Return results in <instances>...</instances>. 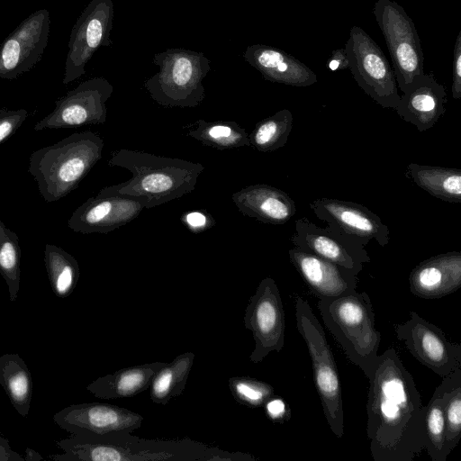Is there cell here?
<instances>
[{"mask_svg": "<svg viewBox=\"0 0 461 461\" xmlns=\"http://www.w3.org/2000/svg\"><path fill=\"white\" fill-rule=\"evenodd\" d=\"M369 381L366 434L375 461H411L425 449V410L393 348L379 355Z\"/></svg>", "mask_w": 461, "mask_h": 461, "instance_id": "cell-1", "label": "cell"}, {"mask_svg": "<svg viewBox=\"0 0 461 461\" xmlns=\"http://www.w3.org/2000/svg\"><path fill=\"white\" fill-rule=\"evenodd\" d=\"M117 432L106 435L71 434L57 442L63 454L54 461H254L247 453L228 452L190 439H148Z\"/></svg>", "mask_w": 461, "mask_h": 461, "instance_id": "cell-2", "label": "cell"}, {"mask_svg": "<svg viewBox=\"0 0 461 461\" xmlns=\"http://www.w3.org/2000/svg\"><path fill=\"white\" fill-rule=\"evenodd\" d=\"M108 166L127 169L131 176L102 188L98 194L129 196L147 209L193 192L204 170L200 163L128 149L113 151Z\"/></svg>", "mask_w": 461, "mask_h": 461, "instance_id": "cell-3", "label": "cell"}, {"mask_svg": "<svg viewBox=\"0 0 461 461\" xmlns=\"http://www.w3.org/2000/svg\"><path fill=\"white\" fill-rule=\"evenodd\" d=\"M104 148V140L98 133L86 131L32 152L28 172L43 200L56 202L77 189L101 159Z\"/></svg>", "mask_w": 461, "mask_h": 461, "instance_id": "cell-4", "label": "cell"}, {"mask_svg": "<svg viewBox=\"0 0 461 461\" xmlns=\"http://www.w3.org/2000/svg\"><path fill=\"white\" fill-rule=\"evenodd\" d=\"M324 325L339 342L347 357L367 380L377 365L381 333L367 293L321 298L317 303Z\"/></svg>", "mask_w": 461, "mask_h": 461, "instance_id": "cell-5", "label": "cell"}, {"mask_svg": "<svg viewBox=\"0 0 461 461\" xmlns=\"http://www.w3.org/2000/svg\"><path fill=\"white\" fill-rule=\"evenodd\" d=\"M158 73L144 82L153 101L165 107H196L205 98L203 80L210 71L203 53L185 49H168L155 54Z\"/></svg>", "mask_w": 461, "mask_h": 461, "instance_id": "cell-6", "label": "cell"}, {"mask_svg": "<svg viewBox=\"0 0 461 461\" xmlns=\"http://www.w3.org/2000/svg\"><path fill=\"white\" fill-rule=\"evenodd\" d=\"M299 334L312 359L313 381L328 425L337 438L344 435V411L339 375L325 332L309 303L300 295L294 300Z\"/></svg>", "mask_w": 461, "mask_h": 461, "instance_id": "cell-7", "label": "cell"}, {"mask_svg": "<svg viewBox=\"0 0 461 461\" xmlns=\"http://www.w3.org/2000/svg\"><path fill=\"white\" fill-rule=\"evenodd\" d=\"M375 21L389 50L398 88L404 93L424 71V55L412 19L393 0H377Z\"/></svg>", "mask_w": 461, "mask_h": 461, "instance_id": "cell-8", "label": "cell"}, {"mask_svg": "<svg viewBox=\"0 0 461 461\" xmlns=\"http://www.w3.org/2000/svg\"><path fill=\"white\" fill-rule=\"evenodd\" d=\"M344 50L358 86L383 108L394 109L401 95L393 69L378 44L355 25L349 31Z\"/></svg>", "mask_w": 461, "mask_h": 461, "instance_id": "cell-9", "label": "cell"}, {"mask_svg": "<svg viewBox=\"0 0 461 461\" xmlns=\"http://www.w3.org/2000/svg\"><path fill=\"white\" fill-rule=\"evenodd\" d=\"M244 325L252 332L255 348L252 363L261 362L269 353L285 346V311L279 289L271 277L262 279L245 309Z\"/></svg>", "mask_w": 461, "mask_h": 461, "instance_id": "cell-10", "label": "cell"}, {"mask_svg": "<svg viewBox=\"0 0 461 461\" xmlns=\"http://www.w3.org/2000/svg\"><path fill=\"white\" fill-rule=\"evenodd\" d=\"M112 0H91L74 24L65 60L62 83L68 85L86 73V65L100 47L110 46L113 29Z\"/></svg>", "mask_w": 461, "mask_h": 461, "instance_id": "cell-11", "label": "cell"}, {"mask_svg": "<svg viewBox=\"0 0 461 461\" xmlns=\"http://www.w3.org/2000/svg\"><path fill=\"white\" fill-rule=\"evenodd\" d=\"M113 92V86L104 77L85 80L58 99L54 110L40 120L34 130L104 124L107 118L106 102Z\"/></svg>", "mask_w": 461, "mask_h": 461, "instance_id": "cell-12", "label": "cell"}, {"mask_svg": "<svg viewBox=\"0 0 461 461\" xmlns=\"http://www.w3.org/2000/svg\"><path fill=\"white\" fill-rule=\"evenodd\" d=\"M294 227L290 240L297 249L348 268L357 275L363 269V264L371 261L365 245L357 238L332 223L320 227L304 216L296 220Z\"/></svg>", "mask_w": 461, "mask_h": 461, "instance_id": "cell-13", "label": "cell"}, {"mask_svg": "<svg viewBox=\"0 0 461 461\" xmlns=\"http://www.w3.org/2000/svg\"><path fill=\"white\" fill-rule=\"evenodd\" d=\"M396 338L423 366L441 377L461 366V345L450 342L442 330L415 312L410 319L394 324Z\"/></svg>", "mask_w": 461, "mask_h": 461, "instance_id": "cell-14", "label": "cell"}, {"mask_svg": "<svg viewBox=\"0 0 461 461\" xmlns=\"http://www.w3.org/2000/svg\"><path fill=\"white\" fill-rule=\"evenodd\" d=\"M50 31V13L40 9L20 23L0 46V78L13 80L42 58Z\"/></svg>", "mask_w": 461, "mask_h": 461, "instance_id": "cell-15", "label": "cell"}, {"mask_svg": "<svg viewBox=\"0 0 461 461\" xmlns=\"http://www.w3.org/2000/svg\"><path fill=\"white\" fill-rule=\"evenodd\" d=\"M143 416L109 403L84 402L69 405L53 416V420L70 434L106 435L133 432Z\"/></svg>", "mask_w": 461, "mask_h": 461, "instance_id": "cell-16", "label": "cell"}, {"mask_svg": "<svg viewBox=\"0 0 461 461\" xmlns=\"http://www.w3.org/2000/svg\"><path fill=\"white\" fill-rule=\"evenodd\" d=\"M144 205L129 196L98 194L79 205L70 216L68 226L82 234H106L136 219Z\"/></svg>", "mask_w": 461, "mask_h": 461, "instance_id": "cell-17", "label": "cell"}, {"mask_svg": "<svg viewBox=\"0 0 461 461\" xmlns=\"http://www.w3.org/2000/svg\"><path fill=\"white\" fill-rule=\"evenodd\" d=\"M316 217L332 223L357 238L365 246L375 240L384 247L390 242V230L381 218L363 204L334 198H319L310 203Z\"/></svg>", "mask_w": 461, "mask_h": 461, "instance_id": "cell-18", "label": "cell"}, {"mask_svg": "<svg viewBox=\"0 0 461 461\" xmlns=\"http://www.w3.org/2000/svg\"><path fill=\"white\" fill-rule=\"evenodd\" d=\"M288 257L309 290L319 299L355 293L357 275L316 255L293 248Z\"/></svg>", "mask_w": 461, "mask_h": 461, "instance_id": "cell-19", "label": "cell"}, {"mask_svg": "<svg viewBox=\"0 0 461 461\" xmlns=\"http://www.w3.org/2000/svg\"><path fill=\"white\" fill-rule=\"evenodd\" d=\"M447 92L432 72L418 77L408 89L402 93L396 113L407 122L423 132L439 121L446 112Z\"/></svg>", "mask_w": 461, "mask_h": 461, "instance_id": "cell-20", "label": "cell"}, {"mask_svg": "<svg viewBox=\"0 0 461 461\" xmlns=\"http://www.w3.org/2000/svg\"><path fill=\"white\" fill-rule=\"evenodd\" d=\"M411 293L422 299H438L461 286V252L450 251L430 257L410 273Z\"/></svg>", "mask_w": 461, "mask_h": 461, "instance_id": "cell-21", "label": "cell"}, {"mask_svg": "<svg viewBox=\"0 0 461 461\" xmlns=\"http://www.w3.org/2000/svg\"><path fill=\"white\" fill-rule=\"evenodd\" d=\"M244 59L270 82L291 86H310L318 81L317 75L304 63L283 50L265 44L249 46Z\"/></svg>", "mask_w": 461, "mask_h": 461, "instance_id": "cell-22", "label": "cell"}, {"mask_svg": "<svg viewBox=\"0 0 461 461\" xmlns=\"http://www.w3.org/2000/svg\"><path fill=\"white\" fill-rule=\"evenodd\" d=\"M231 199L240 212L264 223L281 225L296 212L288 194L267 184L246 186L233 193Z\"/></svg>", "mask_w": 461, "mask_h": 461, "instance_id": "cell-23", "label": "cell"}, {"mask_svg": "<svg viewBox=\"0 0 461 461\" xmlns=\"http://www.w3.org/2000/svg\"><path fill=\"white\" fill-rule=\"evenodd\" d=\"M165 364L155 361L124 367L98 377L86 386V390L104 400L132 397L149 388L153 376Z\"/></svg>", "mask_w": 461, "mask_h": 461, "instance_id": "cell-24", "label": "cell"}, {"mask_svg": "<svg viewBox=\"0 0 461 461\" xmlns=\"http://www.w3.org/2000/svg\"><path fill=\"white\" fill-rule=\"evenodd\" d=\"M405 176L435 198L451 203H461V170L410 163Z\"/></svg>", "mask_w": 461, "mask_h": 461, "instance_id": "cell-25", "label": "cell"}, {"mask_svg": "<svg viewBox=\"0 0 461 461\" xmlns=\"http://www.w3.org/2000/svg\"><path fill=\"white\" fill-rule=\"evenodd\" d=\"M0 386L5 390L15 411L26 417L32 395V380L29 367L17 353L0 356Z\"/></svg>", "mask_w": 461, "mask_h": 461, "instance_id": "cell-26", "label": "cell"}, {"mask_svg": "<svg viewBox=\"0 0 461 461\" xmlns=\"http://www.w3.org/2000/svg\"><path fill=\"white\" fill-rule=\"evenodd\" d=\"M184 129L185 136L212 149L222 150L250 146L249 134L236 122L198 119Z\"/></svg>", "mask_w": 461, "mask_h": 461, "instance_id": "cell-27", "label": "cell"}, {"mask_svg": "<svg viewBox=\"0 0 461 461\" xmlns=\"http://www.w3.org/2000/svg\"><path fill=\"white\" fill-rule=\"evenodd\" d=\"M194 353L185 352L161 366L152 378L149 397L154 403L166 405L181 395L194 365Z\"/></svg>", "mask_w": 461, "mask_h": 461, "instance_id": "cell-28", "label": "cell"}, {"mask_svg": "<svg viewBox=\"0 0 461 461\" xmlns=\"http://www.w3.org/2000/svg\"><path fill=\"white\" fill-rule=\"evenodd\" d=\"M43 259L55 295L59 298L69 296L80 276L77 259L60 247L50 243L45 245Z\"/></svg>", "mask_w": 461, "mask_h": 461, "instance_id": "cell-29", "label": "cell"}, {"mask_svg": "<svg viewBox=\"0 0 461 461\" xmlns=\"http://www.w3.org/2000/svg\"><path fill=\"white\" fill-rule=\"evenodd\" d=\"M432 461H446L450 454L446 443L443 385L435 389L425 410V449Z\"/></svg>", "mask_w": 461, "mask_h": 461, "instance_id": "cell-30", "label": "cell"}, {"mask_svg": "<svg viewBox=\"0 0 461 461\" xmlns=\"http://www.w3.org/2000/svg\"><path fill=\"white\" fill-rule=\"evenodd\" d=\"M293 128V114L283 109L258 122L249 135L250 146L260 152H270L283 148L288 141Z\"/></svg>", "mask_w": 461, "mask_h": 461, "instance_id": "cell-31", "label": "cell"}, {"mask_svg": "<svg viewBox=\"0 0 461 461\" xmlns=\"http://www.w3.org/2000/svg\"><path fill=\"white\" fill-rule=\"evenodd\" d=\"M446 443L448 451L457 446L461 438V366L443 377Z\"/></svg>", "mask_w": 461, "mask_h": 461, "instance_id": "cell-32", "label": "cell"}, {"mask_svg": "<svg viewBox=\"0 0 461 461\" xmlns=\"http://www.w3.org/2000/svg\"><path fill=\"white\" fill-rule=\"evenodd\" d=\"M21 248L15 232L0 220V275L5 279L11 303H14L21 283Z\"/></svg>", "mask_w": 461, "mask_h": 461, "instance_id": "cell-33", "label": "cell"}, {"mask_svg": "<svg viewBox=\"0 0 461 461\" xmlns=\"http://www.w3.org/2000/svg\"><path fill=\"white\" fill-rule=\"evenodd\" d=\"M228 385L235 401L249 408L263 407L275 395V388L271 384L249 376H232Z\"/></svg>", "mask_w": 461, "mask_h": 461, "instance_id": "cell-34", "label": "cell"}, {"mask_svg": "<svg viewBox=\"0 0 461 461\" xmlns=\"http://www.w3.org/2000/svg\"><path fill=\"white\" fill-rule=\"evenodd\" d=\"M28 115L29 113L25 109L0 110V144L17 131Z\"/></svg>", "mask_w": 461, "mask_h": 461, "instance_id": "cell-35", "label": "cell"}, {"mask_svg": "<svg viewBox=\"0 0 461 461\" xmlns=\"http://www.w3.org/2000/svg\"><path fill=\"white\" fill-rule=\"evenodd\" d=\"M181 221L194 233L203 232L215 225V221L203 210L190 211L184 213Z\"/></svg>", "mask_w": 461, "mask_h": 461, "instance_id": "cell-36", "label": "cell"}, {"mask_svg": "<svg viewBox=\"0 0 461 461\" xmlns=\"http://www.w3.org/2000/svg\"><path fill=\"white\" fill-rule=\"evenodd\" d=\"M263 407L267 418L275 423H284L291 418L289 405L280 396L273 395Z\"/></svg>", "mask_w": 461, "mask_h": 461, "instance_id": "cell-37", "label": "cell"}, {"mask_svg": "<svg viewBox=\"0 0 461 461\" xmlns=\"http://www.w3.org/2000/svg\"><path fill=\"white\" fill-rule=\"evenodd\" d=\"M452 96L454 99L461 98V30L459 31L455 46L452 71Z\"/></svg>", "mask_w": 461, "mask_h": 461, "instance_id": "cell-38", "label": "cell"}, {"mask_svg": "<svg viewBox=\"0 0 461 461\" xmlns=\"http://www.w3.org/2000/svg\"><path fill=\"white\" fill-rule=\"evenodd\" d=\"M328 68L331 71L348 68V59L344 49L334 50L328 61Z\"/></svg>", "mask_w": 461, "mask_h": 461, "instance_id": "cell-39", "label": "cell"}, {"mask_svg": "<svg viewBox=\"0 0 461 461\" xmlns=\"http://www.w3.org/2000/svg\"><path fill=\"white\" fill-rule=\"evenodd\" d=\"M0 461H24L23 456H22L17 452L14 451L8 439L4 438L0 433Z\"/></svg>", "mask_w": 461, "mask_h": 461, "instance_id": "cell-40", "label": "cell"}, {"mask_svg": "<svg viewBox=\"0 0 461 461\" xmlns=\"http://www.w3.org/2000/svg\"><path fill=\"white\" fill-rule=\"evenodd\" d=\"M24 461H41L43 457L35 450L26 447L25 456H23Z\"/></svg>", "mask_w": 461, "mask_h": 461, "instance_id": "cell-41", "label": "cell"}]
</instances>
